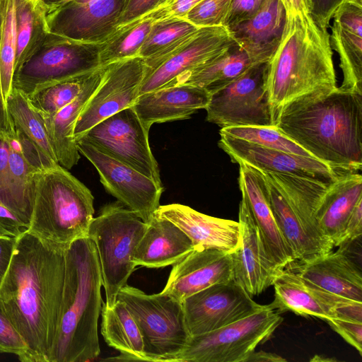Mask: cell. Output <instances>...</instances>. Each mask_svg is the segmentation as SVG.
Wrapping results in <instances>:
<instances>
[{
	"label": "cell",
	"mask_w": 362,
	"mask_h": 362,
	"mask_svg": "<svg viewBox=\"0 0 362 362\" xmlns=\"http://www.w3.org/2000/svg\"><path fill=\"white\" fill-rule=\"evenodd\" d=\"M67 0H37L41 6L47 12L66 1Z\"/></svg>",
	"instance_id": "56"
},
{
	"label": "cell",
	"mask_w": 362,
	"mask_h": 362,
	"mask_svg": "<svg viewBox=\"0 0 362 362\" xmlns=\"http://www.w3.org/2000/svg\"><path fill=\"white\" fill-rule=\"evenodd\" d=\"M102 43H87L47 33L14 73L13 88L27 96L52 84L101 67Z\"/></svg>",
	"instance_id": "8"
},
{
	"label": "cell",
	"mask_w": 362,
	"mask_h": 362,
	"mask_svg": "<svg viewBox=\"0 0 362 362\" xmlns=\"http://www.w3.org/2000/svg\"><path fill=\"white\" fill-rule=\"evenodd\" d=\"M149 130L129 107L96 124L79 139L162 185Z\"/></svg>",
	"instance_id": "12"
},
{
	"label": "cell",
	"mask_w": 362,
	"mask_h": 362,
	"mask_svg": "<svg viewBox=\"0 0 362 362\" xmlns=\"http://www.w3.org/2000/svg\"><path fill=\"white\" fill-rule=\"evenodd\" d=\"M35 181L33 208L26 231L64 245L87 236L95 211L90 189L60 165L37 173Z\"/></svg>",
	"instance_id": "5"
},
{
	"label": "cell",
	"mask_w": 362,
	"mask_h": 362,
	"mask_svg": "<svg viewBox=\"0 0 362 362\" xmlns=\"http://www.w3.org/2000/svg\"><path fill=\"white\" fill-rule=\"evenodd\" d=\"M262 305L233 281L212 285L182 301L184 322L189 337L217 329Z\"/></svg>",
	"instance_id": "16"
},
{
	"label": "cell",
	"mask_w": 362,
	"mask_h": 362,
	"mask_svg": "<svg viewBox=\"0 0 362 362\" xmlns=\"http://www.w3.org/2000/svg\"><path fill=\"white\" fill-rule=\"evenodd\" d=\"M93 71L40 89L28 96L29 100L42 115L52 116L75 100Z\"/></svg>",
	"instance_id": "40"
},
{
	"label": "cell",
	"mask_w": 362,
	"mask_h": 362,
	"mask_svg": "<svg viewBox=\"0 0 362 362\" xmlns=\"http://www.w3.org/2000/svg\"><path fill=\"white\" fill-rule=\"evenodd\" d=\"M220 134L243 139L264 147L304 156L310 154L275 126H241L221 128Z\"/></svg>",
	"instance_id": "41"
},
{
	"label": "cell",
	"mask_w": 362,
	"mask_h": 362,
	"mask_svg": "<svg viewBox=\"0 0 362 362\" xmlns=\"http://www.w3.org/2000/svg\"><path fill=\"white\" fill-rule=\"evenodd\" d=\"M211 93L189 84L163 88L139 95L132 106L146 128L155 123L185 119L208 105Z\"/></svg>",
	"instance_id": "25"
},
{
	"label": "cell",
	"mask_w": 362,
	"mask_h": 362,
	"mask_svg": "<svg viewBox=\"0 0 362 362\" xmlns=\"http://www.w3.org/2000/svg\"><path fill=\"white\" fill-rule=\"evenodd\" d=\"M25 230L23 223L0 199V236L17 238Z\"/></svg>",
	"instance_id": "52"
},
{
	"label": "cell",
	"mask_w": 362,
	"mask_h": 362,
	"mask_svg": "<svg viewBox=\"0 0 362 362\" xmlns=\"http://www.w3.org/2000/svg\"><path fill=\"white\" fill-rule=\"evenodd\" d=\"M232 0H202L185 19L200 28L223 26Z\"/></svg>",
	"instance_id": "42"
},
{
	"label": "cell",
	"mask_w": 362,
	"mask_h": 362,
	"mask_svg": "<svg viewBox=\"0 0 362 362\" xmlns=\"http://www.w3.org/2000/svg\"><path fill=\"white\" fill-rule=\"evenodd\" d=\"M199 28L182 18H167L153 21L139 50L143 59L153 57L180 44Z\"/></svg>",
	"instance_id": "38"
},
{
	"label": "cell",
	"mask_w": 362,
	"mask_h": 362,
	"mask_svg": "<svg viewBox=\"0 0 362 362\" xmlns=\"http://www.w3.org/2000/svg\"><path fill=\"white\" fill-rule=\"evenodd\" d=\"M286 360L279 355L264 351H254L248 357L246 362H283Z\"/></svg>",
	"instance_id": "55"
},
{
	"label": "cell",
	"mask_w": 362,
	"mask_h": 362,
	"mask_svg": "<svg viewBox=\"0 0 362 362\" xmlns=\"http://www.w3.org/2000/svg\"><path fill=\"white\" fill-rule=\"evenodd\" d=\"M101 317L102 336L120 352L122 360L150 361L139 328L123 301L117 299L112 306L103 303Z\"/></svg>",
	"instance_id": "32"
},
{
	"label": "cell",
	"mask_w": 362,
	"mask_h": 362,
	"mask_svg": "<svg viewBox=\"0 0 362 362\" xmlns=\"http://www.w3.org/2000/svg\"><path fill=\"white\" fill-rule=\"evenodd\" d=\"M264 0H232L223 26L230 28L252 18Z\"/></svg>",
	"instance_id": "47"
},
{
	"label": "cell",
	"mask_w": 362,
	"mask_h": 362,
	"mask_svg": "<svg viewBox=\"0 0 362 362\" xmlns=\"http://www.w3.org/2000/svg\"><path fill=\"white\" fill-rule=\"evenodd\" d=\"M153 21L142 18L119 26L101 44L100 63H110L139 56V50L151 28Z\"/></svg>",
	"instance_id": "37"
},
{
	"label": "cell",
	"mask_w": 362,
	"mask_h": 362,
	"mask_svg": "<svg viewBox=\"0 0 362 362\" xmlns=\"http://www.w3.org/2000/svg\"><path fill=\"white\" fill-rule=\"evenodd\" d=\"M267 66V62L256 64L211 94L206 120L221 128L274 126L266 87Z\"/></svg>",
	"instance_id": "11"
},
{
	"label": "cell",
	"mask_w": 362,
	"mask_h": 362,
	"mask_svg": "<svg viewBox=\"0 0 362 362\" xmlns=\"http://www.w3.org/2000/svg\"><path fill=\"white\" fill-rule=\"evenodd\" d=\"M0 79L5 100L13 89L16 51L15 0H0Z\"/></svg>",
	"instance_id": "39"
},
{
	"label": "cell",
	"mask_w": 362,
	"mask_h": 362,
	"mask_svg": "<svg viewBox=\"0 0 362 362\" xmlns=\"http://www.w3.org/2000/svg\"><path fill=\"white\" fill-rule=\"evenodd\" d=\"M266 173L282 191L310 237L326 252L332 250L334 246L322 233L315 218L320 199L329 183L290 174Z\"/></svg>",
	"instance_id": "30"
},
{
	"label": "cell",
	"mask_w": 362,
	"mask_h": 362,
	"mask_svg": "<svg viewBox=\"0 0 362 362\" xmlns=\"http://www.w3.org/2000/svg\"><path fill=\"white\" fill-rule=\"evenodd\" d=\"M262 173L269 206L295 260L309 262L328 253L308 233L286 197L269 174L266 172Z\"/></svg>",
	"instance_id": "31"
},
{
	"label": "cell",
	"mask_w": 362,
	"mask_h": 362,
	"mask_svg": "<svg viewBox=\"0 0 362 362\" xmlns=\"http://www.w3.org/2000/svg\"><path fill=\"white\" fill-rule=\"evenodd\" d=\"M67 1H71L73 2L78 3V4H86V3H89V2H93V1H95L98 0H67Z\"/></svg>",
	"instance_id": "57"
},
{
	"label": "cell",
	"mask_w": 362,
	"mask_h": 362,
	"mask_svg": "<svg viewBox=\"0 0 362 362\" xmlns=\"http://www.w3.org/2000/svg\"><path fill=\"white\" fill-rule=\"evenodd\" d=\"M194 249L188 236L168 219L154 216L146 228L134 255L136 266L162 268L173 265Z\"/></svg>",
	"instance_id": "28"
},
{
	"label": "cell",
	"mask_w": 362,
	"mask_h": 362,
	"mask_svg": "<svg viewBox=\"0 0 362 362\" xmlns=\"http://www.w3.org/2000/svg\"><path fill=\"white\" fill-rule=\"evenodd\" d=\"M272 286L274 298L269 305L279 314L291 311L325 321L341 317L362 322V303L326 291L289 269H281Z\"/></svg>",
	"instance_id": "15"
},
{
	"label": "cell",
	"mask_w": 362,
	"mask_h": 362,
	"mask_svg": "<svg viewBox=\"0 0 362 362\" xmlns=\"http://www.w3.org/2000/svg\"><path fill=\"white\" fill-rule=\"evenodd\" d=\"M305 262H296L289 269L322 289L351 300L362 303V276L360 268L344 247Z\"/></svg>",
	"instance_id": "24"
},
{
	"label": "cell",
	"mask_w": 362,
	"mask_h": 362,
	"mask_svg": "<svg viewBox=\"0 0 362 362\" xmlns=\"http://www.w3.org/2000/svg\"><path fill=\"white\" fill-rule=\"evenodd\" d=\"M141 332L150 361H168L181 351L189 337L182 303L161 292L146 294L126 284L118 293Z\"/></svg>",
	"instance_id": "9"
},
{
	"label": "cell",
	"mask_w": 362,
	"mask_h": 362,
	"mask_svg": "<svg viewBox=\"0 0 362 362\" xmlns=\"http://www.w3.org/2000/svg\"><path fill=\"white\" fill-rule=\"evenodd\" d=\"M76 141L79 153L98 170L106 191L148 223L160 206L163 185L87 141L81 139Z\"/></svg>",
	"instance_id": "14"
},
{
	"label": "cell",
	"mask_w": 362,
	"mask_h": 362,
	"mask_svg": "<svg viewBox=\"0 0 362 362\" xmlns=\"http://www.w3.org/2000/svg\"><path fill=\"white\" fill-rule=\"evenodd\" d=\"M28 347L7 315L0 299V353L16 355L23 362Z\"/></svg>",
	"instance_id": "43"
},
{
	"label": "cell",
	"mask_w": 362,
	"mask_h": 362,
	"mask_svg": "<svg viewBox=\"0 0 362 362\" xmlns=\"http://www.w3.org/2000/svg\"><path fill=\"white\" fill-rule=\"evenodd\" d=\"M286 13L301 14L310 13L312 11L311 0H281Z\"/></svg>",
	"instance_id": "54"
},
{
	"label": "cell",
	"mask_w": 362,
	"mask_h": 362,
	"mask_svg": "<svg viewBox=\"0 0 362 362\" xmlns=\"http://www.w3.org/2000/svg\"><path fill=\"white\" fill-rule=\"evenodd\" d=\"M362 199V176L347 173L331 182L322 194L315 218L323 235L338 247L346 221L357 203Z\"/></svg>",
	"instance_id": "27"
},
{
	"label": "cell",
	"mask_w": 362,
	"mask_h": 362,
	"mask_svg": "<svg viewBox=\"0 0 362 362\" xmlns=\"http://www.w3.org/2000/svg\"><path fill=\"white\" fill-rule=\"evenodd\" d=\"M269 305L214 331L189 337L168 361L246 362L258 345L268 341L283 321Z\"/></svg>",
	"instance_id": "7"
},
{
	"label": "cell",
	"mask_w": 362,
	"mask_h": 362,
	"mask_svg": "<svg viewBox=\"0 0 362 362\" xmlns=\"http://www.w3.org/2000/svg\"><path fill=\"white\" fill-rule=\"evenodd\" d=\"M346 0H311V15L319 26L327 29L337 8ZM362 2V0H354Z\"/></svg>",
	"instance_id": "50"
},
{
	"label": "cell",
	"mask_w": 362,
	"mask_h": 362,
	"mask_svg": "<svg viewBox=\"0 0 362 362\" xmlns=\"http://www.w3.org/2000/svg\"><path fill=\"white\" fill-rule=\"evenodd\" d=\"M16 238L0 236V286L9 267Z\"/></svg>",
	"instance_id": "53"
},
{
	"label": "cell",
	"mask_w": 362,
	"mask_h": 362,
	"mask_svg": "<svg viewBox=\"0 0 362 362\" xmlns=\"http://www.w3.org/2000/svg\"><path fill=\"white\" fill-rule=\"evenodd\" d=\"M155 215L175 224L188 236L194 248H213L232 253L240 245L238 221L206 215L180 204L160 205Z\"/></svg>",
	"instance_id": "22"
},
{
	"label": "cell",
	"mask_w": 362,
	"mask_h": 362,
	"mask_svg": "<svg viewBox=\"0 0 362 362\" xmlns=\"http://www.w3.org/2000/svg\"><path fill=\"white\" fill-rule=\"evenodd\" d=\"M332 18L330 44L339 56L343 74L339 88L362 94V4L347 0Z\"/></svg>",
	"instance_id": "23"
},
{
	"label": "cell",
	"mask_w": 362,
	"mask_h": 362,
	"mask_svg": "<svg viewBox=\"0 0 362 362\" xmlns=\"http://www.w3.org/2000/svg\"><path fill=\"white\" fill-rule=\"evenodd\" d=\"M102 286L94 242L88 235L74 240L65 251L63 296L49 362H86L99 356Z\"/></svg>",
	"instance_id": "4"
},
{
	"label": "cell",
	"mask_w": 362,
	"mask_h": 362,
	"mask_svg": "<svg viewBox=\"0 0 362 362\" xmlns=\"http://www.w3.org/2000/svg\"><path fill=\"white\" fill-rule=\"evenodd\" d=\"M160 0H126L119 26L140 19L158 5ZM118 26V27H119Z\"/></svg>",
	"instance_id": "49"
},
{
	"label": "cell",
	"mask_w": 362,
	"mask_h": 362,
	"mask_svg": "<svg viewBox=\"0 0 362 362\" xmlns=\"http://www.w3.org/2000/svg\"><path fill=\"white\" fill-rule=\"evenodd\" d=\"M266 87L273 122L302 98L337 88L327 29L310 13H286L281 40L267 62Z\"/></svg>",
	"instance_id": "3"
},
{
	"label": "cell",
	"mask_w": 362,
	"mask_h": 362,
	"mask_svg": "<svg viewBox=\"0 0 362 362\" xmlns=\"http://www.w3.org/2000/svg\"><path fill=\"white\" fill-rule=\"evenodd\" d=\"M146 228V223L119 201L102 207L90 225L88 236L97 250L107 306L115 303L136 267L133 255Z\"/></svg>",
	"instance_id": "6"
},
{
	"label": "cell",
	"mask_w": 362,
	"mask_h": 362,
	"mask_svg": "<svg viewBox=\"0 0 362 362\" xmlns=\"http://www.w3.org/2000/svg\"><path fill=\"white\" fill-rule=\"evenodd\" d=\"M46 13L37 0H15L16 51L14 73L48 33Z\"/></svg>",
	"instance_id": "35"
},
{
	"label": "cell",
	"mask_w": 362,
	"mask_h": 362,
	"mask_svg": "<svg viewBox=\"0 0 362 362\" xmlns=\"http://www.w3.org/2000/svg\"><path fill=\"white\" fill-rule=\"evenodd\" d=\"M10 154L8 176V192L16 213L28 228L34 204L37 172L25 160L13 129L8 134Z\"/></svg>",
	"instance_id": "34"
},
{
	"label": "cell",
	"mask_w": 362,
	"mask_h": 362,
	"mask_svg": "<svg viewBox=\"0 0 362 362\" xmlns=\"http://www.w3.org/2000/svg\"><path fill=\"white\" fill-rule=\"evenodd\" d=\"M125 2L67 1L46 13L47 31L79 42L103 43L118 28Z\"/></svg>",
	"instance_id": "17"
},
{
	"label": "cell",
	"mask_w": 362,
	"mask_h": 362,
	"mask_svg": "<svg viewBox=\"0 0 362 362\" xmlns=\"http://www.w3.org/2000/svg\"><path fill=\"white\" fill-rule=\"evenodd\" d=\"M9 154L10 142L8 134L0 135V199L18 217L8 192Z\"/></svg>",
	"instance_id": "48"
},
{
	"label": "cell",
	"mask_w": 362,
	"mask_h": 362,
	"mask_svg": "<svg viewBox=\"0 0 362 362\" xmlns=\"http://www.w3.org/2000/svg\"><path fill=\"white\" fill-rule=\"evenodd\" d=\"M103 67L93 72L81 93L52 116L42 115L49 141L60 165L69 170L76 165L80 153L74 136L77 119L100 83Z\"/></svg>",
	"instance_id": "29"
},
{
	"label": "cell",
	"mask_w": 362,
	"mask_h": 362,
	"mask_svg": "<svg viewBox=\"0 0 362 362\" xmlns=\"http://www.w3.org/2000/svg\"><path fill=\"white\" fill-rule=\"evenodd\" d=\"M14 129L25 160L37 172H44L59 165V163L49 158L35 141L21 130L15 127Z\"/></svg>",
	"instance_id": "44"
},
{
	"label": "cell",
	"mask_w": 362,
	"mask_h": 362,
	"mask_svg": "<svg viewBox=\"0 0 362 362\" xmlns=\"http://www.w3.org/2000/svg\"><path fill=\"white\" fill-rule=\"evenodd\" d=\"M256 64L245 51L236 45L208 64L180 77L173 86H197L212 94L231 83Z\"/></svg>",
	"instance_id": "33"
},
{
	"label": "cell",
	"mask_w": 362,
	"mask_h": 362,
	"mask_svg": "<svg viewBox=\"0 0 362 362\" xmlns=\"http://www.w3.org/2000/svg\"><path fill=\"white\" fill-rule=\"evenodd\" d=\"M201 1L160 0L156 8L142 18H151L153 21L173 17L185 18L188 12Z\"/></svg>",
	"instance_id": "45"
},
{
	"label": "cell",
	"mask_w": 362,
	"mask_h": 362,
	"mask_svg": "<svg viewBox=\"0 0 362 362\" xmlns=\"http://www.w3.org/2000/svg\"><path fill=\"white\" fill-rule=\"evenodd\" d=\"M235 45L225 26L199 28L168 53L144 59L145 74L139 95L173 86L180 77L208 64Z\"/></svg>",
	"instance_id": "10"
},
{
	"label": "cell",
	"mask_w": 362,
	"mask_h": 362,
	"mask_svg": "<svg viewBox=\"0 0 362 362\" xmlns=\"http://www.w3.org/2000/svg\"><path fill=\"white\" fill-rule=\"evenodd\" d=\"M66 246L26 230L16 238L0 299L27 345L23 362H49L63 296Z\"/></svg>",
	"instance_id": "1"
},
{
	"label": "cell",
	"mask_w": 362,
	"mask_h": 362,
	"mask_svg": "<svg viewBox=\"0 0 362 362\" xmlns=\"http://www.w3.org/2000/svg\"><path fill=\"white\" fill-rule=\"evenodd\" d=\"M15 128L35 141L54 161L58 162L51 146L42 115L23 92L13 88L6 100Z\"/></svg>",
	"instance_id": "36"
},
{
	"label": "cell",
	"mask_w": 362,
	"mask_h": 362,
	"mask_svg": "<svg viewBox=\"0 0 362 362\" xmlns=\"http://www.w3.org/2000/svg\"><path fill=\"white\" fill-rule=\"evenodd\" d=\"M101 81L76 123L75 140L102 120L129 107L139 95L145 74L144 59L139 56L103 66Z\"/></svg>",
	"instance_id": "13"
},
{
	"label": "cell",
	"mask_w": 362,
	"mask_h": 362,
	"mask_svg": "<svg viewBox=\"0 0 362 362\" xmlns=\"http://www.w3.org/2000/svg\"><path fill=\"white\" fill-rule=\"evenodd\" d=\"M362 234V199L360 200L351 211L344 228L338 247L347 244L361 238Z\"/></svg>",
	"instance_id": "51"
},
{
	"label": "cell",
	"mask_w": 362,
	"mask_h": 362,
	"mask_svg": "<svg viewBox=\"0 0 362 362\" xmlns=\"http://www.w3.org/2000/svg\"><path fill=\"white\" fill-rule=\"evenodd\" d=\"M218 146L233 163H245L263 172L284 173L330 183L347 173L310 157L264 147L220 134Z\"/></svg>",
	"instance_id": "18"
},
{
	"label": "cell",
	"mask_w": 362,
	"mask_h": 362,
	"mask_svg": "<svg viewBox=\"0 0 362 362\" xmlns=\"http://www.w3.org/2000/svg\"><path fill=\"white\" fill-rule=\"evenodd\" d=\"M281 0H264L250 19L227 28L235 44L256 63L267 62L276 50L286 22Z\"/></svg>",
	"instance_id": "26"
},
{
	"label": "cell",
	"mask_w": 362,
	"mask_h": 362,
	"mask_svg": "<svg viewBox=\"0 0 362 362\" xmlns=\"http://www.w3.org/2000/svg\"><path fill=\"white\" fill-rule=\"evenodd\" d=\"M240 241L232 253V281L252 298L273 285L281 270L268 257L257 226L244 198L239 205Z\"/></svg>",
	"instance_id": "19"
},
{
	"label": "cell",
	"mask_w": 362,
	"mask_h": 362,
	"mask_svg": "<svg viewBox=\"0 0 362 362\" xmlns=\"http://www.w3.org/2000/svg\"><path fill=\"white\" fill-rule=\"evenodd\" d=\"M325 322L362 355V322L341 317H332Z\"/></svg>",
	"instance_id": "46"
},
{
	"label": "cell",
	"mask_w": 362,
	"mask_h": 362,
	"mask_svg": "<svg viewBox=\"0 0 362 362\" xmlns=\"http://www.w3.org/2000/svg\"><path fill=\"white\" fill-rule=\"evenodd\" d=\"M232 269L230 253L213 248L194 247L173 264L161 293L182 303L207 287L232 281Z\"/></svg>",
	"instance_id": "20"
},
{
	"label": "cell",
	"mask_w": 362,
	"mask_h": 362,
	"mask_svg": "<svg viewBox=\"0 0 362 362\" xmlns=\"http://www.w3.org/2000/svg\"><path fill=\"white\" fill-rule=\"evenodd\" d=\"M239 166L242 197L257 226L266 252L277 268L285 269L296 260L269 206L263 173L245 163Z\"/></svg>",
	"instance_id": "21"
},
{
	"label": "cell",
	"mask_w": 362,
	"mask_h": 362,
	"mask_svg": "<svg viewBox=\"0 0 362 362\" xmlns=\"http://www.w3.org/2000/svg\"><path fill=\"white\" fill-rule=\"evenodd\" d=\"M275 127L332 168L362 167V94L336 89L298 99L281 111Z\"/></svg>",
	"instance_id": "2"
}]
</instances>
